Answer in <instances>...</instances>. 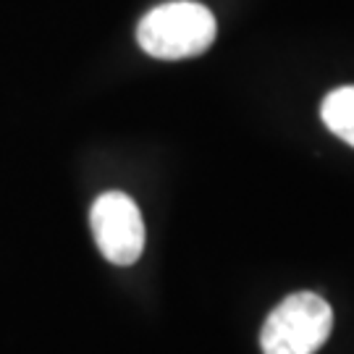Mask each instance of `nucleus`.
Masks as SVG:
<instances>
[{"mask_svg":"<svg viewBox=\"0 0 354 354\" xmlns=\"http://www.w3.org/2000/svg\"><path fill=\"white\" fill-rule=\"evenodd\" d=\"M333 310L315 291H294L268 315L260 330L263 354H315L328 342Z\"/></svg>","mask_w":354,"mask_h":354,"instance_id":"nucleus-2","label":"nucleus"},{"mask_svg":"<svg viewBox=\"0 0 354 354\" xmlns=\"http://www.w3.org/2000/svg\"><path fill=\"white\" fill-rule=\"evenodd\" d=\"M92 236L113 266H134L145 250V221L137 203L124 192H105L89 210Z\"/></svg>","mask_w":354,"mask_h":354,"instance_id":"nucleus-3","label":"nucleus"},{"mask_svg":"<svg viewBox=\"0 0 354 354\" xmlns=\"http://www.w3.org/2000/svg\"><path fill=\"white\" fill-rule=\"evenodd\" d=\"M218 24L210 8L194 0H171L142 16L137 42L158 61H184L203 55L215 42Z\"/></svg>","mask_w":354,"mask_h":354,"instance_id":"nucleus-1","label":"nucleus"},{"mask_svg":"<svg viewBox=\"0 0 354 354\" xmlns=\"http://www.w3.org/2000/svg\"><path fill=\"white\" fill-rule=\"evenodd\" d=\"M320 118L339 140L354 147V84L328 92L320 102Z\"/></svg>","mask_w":354,"mask_h":354,"instance_id":"nucleus-4","label":"nucleus"}]
</instances>
